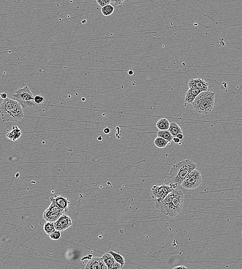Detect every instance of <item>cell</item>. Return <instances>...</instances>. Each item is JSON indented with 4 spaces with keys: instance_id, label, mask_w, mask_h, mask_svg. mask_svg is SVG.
I'll return each mask as SVG.
<instances>
[{
    "instance_id": "6da1fadb",
    "label": "cell",
    "mask_w": 242,
    "mask_h": 269,
    "mask_svg": "<svg viewBox=\"0 0 242 269\" xmlns=\"http://www.w3.org/2000/svg\"><path fill=\"white\" fill-rule=\"evenodd\" d=\"M184 200L183 192L175 189L163 200H155L156 208L164 215L173 217L181 211Z\"/></svg>"
},
{
    "instance_id": "7a4b0ae2",
    "label": "cell",
    "mask_w": 242,
    "mask_h": 269,
    "mask_svg": "<svg viewBox=\"0 0 242 269\" xmlns=\"http://www.w3.org/2000/svg\"><path fill=\"white\" fill-rule=\"evenodd\" d=\"M1 118L4 122H17L25 117L23 107L14 99H5L0 105Z\"/></svg>"
},
{
    "instance_id": "3957f363",
    "label": "cell",
    "mask_w": 242,
    "mask_h": 269,
    "mask_svg": "<svg viewBox=\"0 0 242 269\" xmlns=\"http://www.w3.org/2000/svg\"><path fill=\"white\" fill-rule=\"evenodd\" d=\"M197 165L190 159L179 162L173 165L169 172V176L174 183L180 185L192 171L196 169Z\"/></svg>"
},
{
    "instance_id": "277c9868",
    "label": "cell",
    "mask_w": 242,
    "mask_h": 269,
    "mask_svg": "<svg viewBox=\"0 0 242 269\" xmlns=\"http://www.w3.org/2000/svg\"><path fill=\"white\" fill-rule=\"evenodd\" d=\"M215 103V93L210 91L201 92L192 103L198 113L208 115L212 111Z\"/></svg>"
},
{
    "instance_id": "5b68a950",
    "label": "cell",
    "mask_w": 242,
    "mask_h": 269,
    "mask_svg": "<svg viewBox=\"0 0 242 269\" xmlns=\"http://www.w3.org/2000/svg\"><path fill=\"white\" fill-rule=\"evenodd\" d=\"M13 97L22 105L23 108H31L35 106L34 96L30 88L27 86L17 90L13 93Z\"/></svg>"
},
{
    "instance_id": "8992f818",
    "label": "cell",
    "mask_w": 242,
    "mask_h": 269,
    "mask_svg": "<svg viewBox=\"0 0 242 269\" xmlns=\"http://www.w3.org/2000/svg\"><path fill=\"white\" fill-rule=\"evenodd\" d=\"M178 185L176 183L169 185L162 184L161 185H154L151 189L150 195L155 200H161L167 197L170 193L175 190Z\"/></svg>"
},
{
    "instance_id": "52a82bcc",
    "label": "cell",
    "mask_w": 242,
    "mask_h": 269,
    "mask_svg": "<svg viewBox=\"0 0 242 269\" xmlns=\"http://www.w3.org/2000/svg\"><path fill=\"white\" fill-rule=\"evenodd\" d=\"M202 182L201 173L196 169L192 171L183 181L182 186L187 189H194L198 188Z\"/></svg>"
},
{
    "instance_id": "ba28073f",
    "label": "cell",
    "mask_w": 242,
    "mask_h": 269,
    "mask_svg": "<svg viewBox=\"0 0 242 269\" xmlns=\"http://www.w3.org/2000/svg\"><path fill=\"white\" fill-rule=\"evenodd\" d=\"M65 212L64 210L51 202V205L43 213V217L48 222H55Z\"/></svg>"
},
{
    "instance_id": "9c48e42d",
    "label": "cell",
    "mask_w": 242,
    "mask_h": 269,
    "mask_svg": "<svg viewBox=\"0 0 242 269\" xmlns=\"http://www.w3.org/2000/svg\"><path fill=\"white\" fill-rule=\"evenodd\" d=\"M72 220L70 217L64 214L58 220L54 222L56 230L63 232L72 225Z\"/></svg>"
},
{
    "instance_id": "30bf717a",
    "label": "cell",
    "mask_w": 242,
    "mask_h": 269,
    "mask_svg": "<svg viewBox=\"0 0 242 269\" xmlns=\"http://www.w3.org/2000/svg\"><path fill=\"white\" fill-rule=\"evenodd\" d=\"M85 269H106L108 268L102 258L94 257L87 263Z\"/></svg>"
},
{
    "instance_id": "8fae6325",
    "label": "cell",
    "mask_w": 242,
    "mask_h": 269,
    "mask_svg": "<svg viewBox=\"0 0 242 269\" xmlns=\"http://www.w3.org/2000/svg\"><path fill=\"white\" fill-rule=\"evenodd\" d=\"M188 86L189 89L197 88L201 92H204L208 91L209 84L204 79L198 78L197 79H191L188 82Z\"/></svg>"
},
{
    "instance_id": "7c38bea8",
    "label": "cell",
    "mask_w": 242,
    "mask_h": 269,
    "mask_svg": "<svg viewBox=\"0 0 242 269\" xmlns=\"http://www.w3.org/2000/svg\"><path fill=\"white\" fill-rule=\"evenodd\" d=\"M50 200L54 203L57 207L64 210L65 212H67L69 209V205L70 202L68 199L62 196H56L50 198Z\"/></svg>"
},
{
    "instance_id": "4fadbf2b",
    "label": "cell",
    "mask_w": 242,
    "mask_h": 269,
    "mask_svg": "<svg viewBox=\"0 0 242 269\" xmlns=\"http://www.w3.org/2000/svg\"><path fill=\"white\" fill-rule=\"evenodd\" d=\"M201 91L197 88H190L185 94V103H192L197 96L201 93Z\"/></svg>"
},
{
    "instance_id": "5bb4252c",
    "label": "cell",
    "mask_w": 242,
    "mask_h": 269,
    "mask_svg": "<svg viewBox=\"0 0 242 269\" xmlns=\"http://www.w3.org/2000/svg\"><path fill=\"white\" fill-rule=\"evenodd\" d=\"M22 134L21 130L17 126H15L12 128V131H9L6 134V137L8 139L13 141H16L20 138Z\"/></svg>"
},
{
    "instance_id": "9a60e30c",
    "label": "cell",
    "mask_w": 242,
    "mask_h": 269,
    "mask_svg": "<svg viewBox=\"0 0 242 269\" xmlns=\"http://www.w3.org/2000/svg\"><path fill=\"white\" fill-rule=\"evenodd\" d=\"M168 131H170L173 137H177V135L179 134H183V131L181 128L175 122H172L170 123Z\"/></svg>"
},
{
    "instance_id": "2e32d148",
    "label": "cell",
    "mask_w": 242,
    "mask_h": 269,
    "mask_svg": "<svg viewBox=\"0 0 242 269\" xmlns=\"http://www.w3.org/2000/svg\"><path fill=\"white\" fill-rule=\"evenodd\" d=\"M102 259L104 261L105 263L106 264V266L108 267V269H111L112 266L113 265V263L116 261L114 258L113 257V255L110 254L109 252L108 253H105L103 255V256H102Z\"/></svg>"
},
{
    "instance_id": "e0dca14e",
    "label": "cell",
    "mask_w": 242,
    "mask_h": 269,
    "mask_svg": "<svg viewBox=\"0 0 242 269\" xmlns=\"http://www.w3.org/2000/svg\"><path fill=\"white\" fill-rule=\"evenodd\" d=\"M170 123L167 119L162 118L158 120L156 126L159 130H168Z\"/></svg>"
},
{
    "instance_id": "ac0fdd59",
    "label": "cell",
    "mask_w": 242,
    "mask_h": 269,
    "mask_svg": "<svg viewBox=\"0 0 242 269\" xmlns=\"http://www.w3.org/2000/svg\"><path fill=\"white\" fill-rule=\"evenodd\" d=\"M157 134V136L167 140L170 143L173 140V137L168 130H159Z\"/></svg>"
},
{
    "instance_id": "d6986e66",
    "label": "cell",
    "mask_w": 242,
    "mask_h": 269,
    "mask_svg": "<svg viewBox=\"0 0 242 269\" xmlns=\"http://www.w3.org/2000/svg\"><path fill=\"white\" fill-rule=\"evenodd\" d=\"M154 143L157 148L162 149V148H165L166 146L168 144H170V143L167 141V140L165 139L160 137L157 136L156 138V139L154 140Z\"/></svg>"
},
{
    "instance_id": "ffe728a7",
    "label": "cell",
    "mask_w": 242,
    "mask_h": 269,
    "mask_svg": "<svg viewBox=\"0 0 242 269\" xmlns=\"http://www.w3.org/2000/svg\"><path fill=\"white\" fill-rule=\"evenodd\" d=\"M114 7L111 4H108L102 7L101 13L103 16L108 17L112 15L114 12Z\"/></svg>"
},
{
    "instance_id": "44dd1931",
    "label": "cell",
    "mask_w": 242,
    "mask_h": 269,
    "mask_svg": "<svg viewBox=\"0 0 242 269\" xmlns=\"http://www.w3.org/2000/svg\"><path fill=\"white\" fill-rule=\"evenodd\" d=\"M43 229L47 235H50L56 230L54 222H47L44 224Z\"/></svg>"
},
{
    "instance_id": "7402d4cb",
    "label": "cell",
    "mask_w": 242,
    "mask_h": 269,
    "mask_svg": "<svg viewBox=\"0 0 242 269\" xmlns=\"http://www.w3.org/2000/svg\"><path fill=\"white\" fill-rule=\"evenodd\" d=\"M108 252L113 255L115 260L117 262L120 263L121 264L122 267H123V266L125 264V260H124V257L121 255L119 253H116L115 251H110Z\"/></svg>"
},
{
    "instance_id": "603a6c76",
    "label": "cell",
    "mask_w": 242,
    "mask_h": 269,
    "mask_svg": "<svg viewBox=\"0 0 242 269\" xmlns=\"http://www.w3.org/2000/svg\"><path fill=\"white\" fill-rule=\"evenodd\" d=\"M61 231L56 230L55 232L49 235L50 238L53 240H59L61 237Z\"/></svg>"
},
{
    "instance_id": "cb8c5ba5",
    "label": "cell",
    "mask_w": 242,
    "mask_h": 269,
    "mask_svg": "<svg viewBox=\"0 0 242 269\" xmlns=\"http://www.w3.org/2000/svg\"><path fill=\"white\" fill-rule=\"evenodd\" d=\"M44 101V97L40 94L37 95L34 97V102L37 104L43 103Z\"/></svg>"
},
{
    "instance_id": "d4e9b609",
    "label": "cell",
    "mask_w": 242,
    "mask_h": 269,
    "mask_svg": "<svg viewBox=\"0 0 242 269\" xmlns=\"http://www.w3.org/2000/svg\"><path fill=\"white\" fill-rule=\"evenodd\" d=\"M96 2L100 6H104L105 5L110 4L112 2V0H96Z\"/></svg>"
},
{
    "instance_id": "484cf974",
    "label": "cell",
    "mask_w": 242,
    "mask_h": 269,
    "mask_svg": "<svg viewBox=\"0 0 242 269\" xmlns=\"http://www.w3.org/2000/svg\"><path fill=\"white\" fill-rule=\"evenodd\" d=\"M122 266H121V264L120 263H118V262H117V261H115L114 263H113V265L111 267V269H122Z\"/></svg>"
},
{
    "instance_id": "4316f807",
    "label": "cell",
    "mask_w": 242,
    "mask_h": 269,
    "mask_svg": "<svg viewBox=\"0 0 242 269\" xmlns=\"http://www.w3.org/2000/svg\"><path fill=\"white\" fill-rule=\"evenodd\" d=\"M127 0H112V2H113L115 5H120L123 4Z\"/></svg>"
},
{
    "instance_id": "83f0119b",
    "label": "cell",
    "mask_w": 242,
    "mask_h": 269,
    "mask_svg": "<svg viewBox=\"0 0 242 269\" xmlns=\"http://www.w3.org/2000/svg\"><path fill=\"white\" fill-rule=\"evenodd\" d=\"M103 132L104 134H110L111 133V130L108 127H106V128L103 129Z\"/></svg>"
},
{
    "instance_id": "f1b7e54d",
    "label": "cell",
    "mask_w": 242,
    "mask_h": 269,
    "mask_svg": "<svg viewBox=\"0 0 242 269\" xmlns=\"http://www.w3.org/2000/svg\"><path fill=\"white\" fill-rule=\"evenodd\" d=\"M7 97H8V94H7L6 93L3 92V93L1 94V97L2 99H7V98H8Z\"/></svg>"
},
{
    "instance_id": "f546056e",
    "label": "cell",
    "mask_w": 242,
    "mask_h": 269,
    "mask_svg": "<svg viewBox=\"0 0 242 269\" xmlns=\"http://www.w3.org/2000/svg\"><path fill=\"white\" fill-rule=\"evenodd\" d=\"M172 141L174 142V143H179L180 142V139H179L178 137H173V140Z\"/></svg>"
},
{
    "instance_id": "4dcf8cb0",
    "label": "cell",
    "mask_w": 242,
    "mask_h": 269,
    "mask_svg": "<svg viewBox=\"0 0 242 269\" xmlns=\"http://www.w3.org/2000/svg\"><path fill=\"white\" fill-rule=\"evenodd\" d=\"M173 269H187V267H186L185 266H177V267H174L173 268Z\"/></svg>"
},
{
    "instance_id": "1f68e13d",
    "label": "cell",
    "mask_w": 242,
    "mask_h": 269,
    "mask_svg": "<svg viewBox=\"0 0 242 269\" xmlns=\"http://www.w3.org/2000/svg\"><path fill=\"white\" fill-rule=\"evenodd\" d=\"M177 137H178L179 139H180V140H181L184 138V135H183V134H179L177 135Z\"/></svg>"
},
{
    "instance_id": "d6a6232c",
    "label": "cell",
    "mask_w": 242,
    "mask_h": 269,
    "mask_svg": "<svg viewBox=\"0 0 242 269\" xmlns=\"http://www.w3.org/2000/svg\"><path fill=\"white\" fill-rule=\"evenodd\" d=\"M128 75H129L130 76H132L134 74V72L132 70H129L128 71Z\"/></svg>"
},
{
    "instance_id": "836d02e7",
    "label": "cell",
    "mask_w": 242,
    "mask_h": 269,
    "mask_svg": "<svg viewBox=\"0 0 242 269\" xmlns=\"http://www.w3.org/2000/svg\"><path fill=\"white\" fill-rule=\"evenodd\" d=\"M97 139H98V140H99V141H102V139H103V138L101 136H99L98 137Z\"/></svg>"
}]
</instances>
